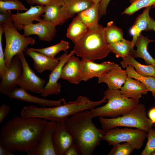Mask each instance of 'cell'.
Here are the masks:
<instances>
[{
    "label": "cell",
    "instance_id": "1",
    "mask_svg": "<svg viewBox=\"0 0 155 155\" xmlns=\"http://www.w3.org/2000/svg\"><path fill=\"white\" fill-rule=\"evenodd\" d=\"M48 122L40 118L14 117L2 127L0 145L11 152H27L38 143Z\"/></svg>",
    "mask_w": 155,
    "mask_h": 155
},
{
    "label": "cell",
    "instance_id": "2",
    "mask_svg": "<svg viewBox=\"0 0 155 155\" xmlns=\"http://www.w3.org/2000/svg\"><path fill=\"white\" fill-rule=\"evenodd\" d=\"M93 117L91 110H86L73 114L65 121L82 155H92L106 131L96 127L92 121Z\"/></svg>",
    "mask_w": 155,
    "mask_h": 155
},
{
    "label": "cell",
    "instance_id": "3",
    "mask_svg": "<svg viewBox=\"0 0 155 155\" xmlns=\"http://www.w3.org/2000/svg\"><path fill=\"white\" fill-rule=\"evenodd\" d=\"M106 100L103 98L100 101H94L81 96L74 101L54 107L38 108L33 105L26 106L22 110L21 115L24 117L40 118L53 121L56 123H61L65 122L75 113L94 108L106 102Z\"/></svg>",
    "mask_w": 155,
    "mask_h": 155
},
{
    "label": "cell",
    "instance_id": "4",
    "mask_svg": "<svg viewBox=\"0 0 155 155\" xmlns=\"http://www.w3.org/2000/svg\"><path fill=\"white\" fill-rule=\"evenodd\" d=\"M74 44L73 51L84 60L94 62L105 57L111 52L105 38L104 27L99 24L94 28L88 29Z\"/></svg>",
    "mask_w": 155,
    "mask_h": 155
},
{
    "label": "cell",
    "instance_id": "5",
    "mask_svg": "<svg viewBox=\"0 0 155 155\" xmlns=\"http://www.w3.org/2000/svg\"><path fill=\"white\" fill-rule=\"evenodd\" d=\"M99 120L102 129L107 131L118 127H133L148 132L153 124L147 117L145 106L138 104L130 111L115 118L100 117Z\"/></svg>",
    "mask_w": 155,
    "mask_h": 155
},
{
    "label": "cell",
    "instance_id": "6",
    "mask_svg": "<svg viewBox=\"0 0 155 155\" xmlns=\"http://www.w3.org/2000/svg\"><path fill=\"white\" fill-rule=\"evenodd\" d=\"M103 98L108 100L106 104L91 110L94 117L116 118L129 112L139 104L133 99L124 96L119 89L108 88L104 91Z\"/></svg>",
    "mask_w": 155,
    "mask_h": 155
},
{
    "label": "cell",
    "instance_id": "7",
    "mask_svg": "<svg viewBox=\"0 0 155 155\" xmlns=\"http://www.w3.org/2000/svg\"><path fill=\"white\" fill-rule=\"evenodd\" d=\"M5 40L4 50L5 63L8 67L13 58L24 52L29 44L34 45L35 40L19 33L12 22L3 25Z\"/></svg>",
    "mask_w": 155,
    "mask_h": 155
},
{
    "label": "cell",
    "instance_id": "8",
    "mask_svg": "<svg viewBox=\"0 0 155 155\" xmlns=\"http://www.w3.org/2000/svg\"><path fill=\"white\" fill-rule=\"evenodd\" d=\"M147 133L137 128L116 127L106 131L102 140L106 141L108 145L113 146L117 143L127 142L133 146L135 149L139 150L143 146Z\"/></svg>",
    "mask_w": 155,
    "mask_h": 155
},
{
    "label": "cell",
    "instance_id": "9",
    "mask_svg": "<svg viewBox=\"0 0 155 155\" xmlns=\"http://www.w3.org/2000/svg\"><path fill=\"white\" fill-rule=\"evenodd\" d=\"M17 55L22 61L23 71L21 76L16 82L17 85L26 91L41 94L46 81L38 76L30 68L23 52Z\"/></svg>",
    "mask_w": 155,
    "mask_h": 155
},
{
    "label": "cell",
    "instance_id": "10",
    "mask_svg": "<svg viewBox=\"0 0 155 155\" xmlns=\"http://www.w3.org/2000/svg\"><path fill=\"white\" fill-rule=\"evenodd\" d=\"M8 67L7 73L1 79L0 92L8 95L17 88L16 82L22 73V61L17 55L13 58Z\"/></svg>",
    "mask_w": 155,
    "mask_h": 155
},
{
    "label": "cell",
    "instance_id": "11",
    "mask_svg": "<svg viewBox=\"0 0 155 155\" xmlns=\"http://www.w3.org/2000/svg\"><path fill=\"white\" fill-rule=\"evenodd\" d=\"M74 54L73 50L71 51L68 54V51H66L62 55L57 58L59 63L49 75L48 81L40 94L42 96L46 97L53 94L57 95L59 93L61 86L58 80L61 78L62 69L71 57Z\"/></svg>",
    "mask_w": 155,
    "mask_h": 155
},
{
    "label": "cell",
    "instance_id": "12",
    "mask_svg": "<svg viewBox=\"0 0 155 155\" xmlns=\"http://www.w3.org/2000/svg\"><path fill=\"white\" fill-rule=\"evenodd\" d=\"M56 123L48 121L42 132L39 142L27 153L29 155H56L52 141Z\"/></svg>",
    "mask_w": 155,
    "mask_h": 155
},
{
    "label": "cell",
    "instance_id": "13",
    "mask_svg": "<svg viewBox=\"0 0 155 155\" xmlns=\"http://www.w3.org/2000/svg\"><path fill=\"white\" fill-rule=\"evenodd\" d=\"M42 20L56 26L61 25L69 18L66 6L62 0H51L44 6Z\"/></svg>",
    "mask_w": 155,
    "mask_h": 155
},
{
    "label": "cell",
    "instance_id": "14",
    "mask_svg": "<svg viewBox=\"0 0 155 155\" xmlns=\"http://www.w3.org/2000/svg\"><path fill=\"white\" fill-rule=\"evenodd\" d=\"M52 141L56 155H64L67 150L74 142L65 122L56 123L52 135Z\"/></svg>",
    "mask_w": 155,
    "mask_h": 155
},
{
    "label": "cell",
    "instance_id": "15",
    "mask_svg": "<svg viewBox=\"0 0 155 155\" xmlns=\"http://www.w3.org/2000/svg\"><path fill=\"white\" fill-rule=\"evenodd\" d=\"M81 63L80 82L87 81L94 77L98 78L118 65L109 61L97 63L94 62L82 60Z\"/></svg>",
    "mask_w": 155,
    "mask_h": 155
},
{
    "label": "cell",
    "instance_id": "16",
    "mask_svg": "<svg viewBox=\"0 0 155 155\" xmlns=\"http://www.w3.org/2000/svg\"><path fill=\"white\" fill-rule=\"evenodd\" d=\"M56 26L51 22L42 20L36 23L24 26L23 35L26 37L36 35L40 40L50 42L56 34Z\"/></svg>",
    "mask_w": 155,
    "mask_h": 155
},
{
    "label": "cell",
    "instance_id": "17",
    "mask_svg": "<svg viewBox=\"0 0 155 155\" xmlns=\"http://www.w3.org/2000/svg\"><path fill=\"white\" fill-rule=\"evenodd\" d=\"M44 5H31L30 8L24 12L19 13L18 11L15 14H12L11 21L17 29L21 31L24 26L31 24L34 21H42V19L40 16L44 13Z\"/></svg>",
    "mask_w": 155,
    "mask_h": 155
},
{
    "label": "cell",
    "instance_id": "18",
    "mask_svg": "<svg viewBox=\"0 0 155 155\" xmlns=\"http://www.w3.org/2000/svg\"><path fill=\"white\" fill-rule=\"evenodd\" d=\"M8 96L11 99L20 100L28 102L38 104L42 107H45L47 106H56L66 103L64 98H61L58 100L43 99L32 95L28 93L27 91L21 88L17 87Z\"/></svg>",
    "mask_w": 155,
    "mask_h": 155
},
{
    "label": "cell",
    "instance_id": "19",
    "mask_svg": "<svg viewBox=\"0 0 155 155\" xmlns=\"http://www.w3.org/2000/svg\"><path fill=\"white\" fill-rule=\"evenodd\" d=\"M24 52L25 55L30 56L34 61V68L39 73L44 71H51L56 67L59 63L57 58L49 57L42 53L32 51L27 48Z\"/></svg>",
    "mask_w": 155,
    "mask_h": 155
},
{
    "label": "cell",
    "instance_id": "20",
    "mask_svg": "<svg viewBox=\"0 0 155 155\" xmlns=\"http://www.w3.org/2000/svg\"><path fill=\"white\" fill-rule=\"evenodd\" d=\"M126 70H123L118 65L98 78L99 83H105L108 88L120 89L127 78Z\"/></svg>",
    "mask_w": 155,
    "mask_h": 155
},
{
    "label": "cell",
    "instance_id": "21",
    "mask_svg": "<svg viewBox=\"0 0 155 155\" xmlns=\"http://www.w3.org/2000/svg\"><path fill=\"white\" fill-rule=\"evenodd\" d=\"M120 89L121 93L124 96L132 98L138 103L142 95L147 94L149 91L139 81L128 77Z\"/></svg>",
    "mask_w": 155,
    "mask_h": 155
},
{
    "label": "cell",
    "instance_id": "22",
    "mask_svg": "<svg viewBox=\"0 0 155 155\" xmlns=\"http://www.w3.org/2000/svg\"><path fill=\"white\" fill-rule=\"evenodd\" d=\"M81 70V60L78 57L72 55L63 66L61 78L71 83L78 84L80 82Z\"/></svg>",
    "mask_w": 155,
    "mask_h": 155
},
{
    "label": "cell",
    "instance_id": "23",
    "mask_svg": "<svg viewBox=\"0 0 155 155\" xmlns=\"http://www.w3.org/2000/svg\"><path fill=\"white\" fill-rule=\"evenodd\" d=\"M154 42L155 40L149 39L147 36H144L141 32L138 37L135 44L136 49L132 51L130 55L134 58H141L147 64L152 65L155 67V59L150 54L147 48L149 43Z\"/></svg>",
    "mask_w": 155,
    "mask_h": 155
},
{
    "label": "cell",
    "instance_id": "24",
    "mask_svg": "<svg viewBox=\"0 0 155 155\" xmlns=\"http://www.w3.org/2000/svg\"><path fill=\"white\" fill-rule=\"evenodd\" d=\"M152 8L151 7L145 8L142 13L136 18L135 21L130 29V33L133 36L131 41L132 49L131 52L134 50L133 47L140 33L143 31L147 30L151 17L149 15V12Z\"/></svg>",
    "mask_w": 155,
    "mask_h": 155
},
{
    "label": "cell",
    "instance_id": "25",
    "mask_svg": "<svg viewBox=\"0 0 155 155\" xmlns=\"http://www.w3.org/2000/svg\"><path fill=\"white\" fill-rule=\"evenodd\" d=\"M99 6L100 3H94L89 7L78 13L77 16L88 29L94 28L99 25Z\"/></svg>",
    "mask_w": 155,
    "mask_h": 155
},
{
    "label": "cell",
    "instance_id": "26",
    "mask_svg": "<svg viewBox=\"0 0 155 155\" xmlns=\"http://www.w3.org/2000/svg\"><path fill=\"white\" fill-rule=\"evenodd\" d=\"M120 64L124 68L129 65L133 66L138 74L146 77H155V67L152 65H145L141 64L131 55L123 59Z\"/></svg>",
    "mask_w": 155,
    "mask_h": 155
},
{
    "label": "cell",
    "instance_id": "27",
    "mask_svg": "<svg viewBox=\"0 0 155 155\" xmlns=\"http://www.w3.org/2000/svg\"><path fill=\"white\" fill-rule=\"evenodd\" d=\"M87 30L86 26L76 16L69 26L66 36L75 43L83 36Z\"/></svg>",
    "mask_w": 155,
    "mask_h": 155
},
{
    "label": "cell",
    "instance_id": "28",
    "mask_svg": "<svg viewBox=\"0 0 155 155\" xmlns=\"http://www.w3.org/2000/svg\"><path fill=\"white\" fill-rule=\"evenodd\" d=\"M64 3L69 18L91 6L94 3L91 0H62Z\"/></svg>",
    "mask_w": 155,
    "mask_h": 155
},
{
    "label": "cell",
    "instance_id": "29",
    "mask_svg": "<svg viewBox=\"0 0 155 155\" xmlns=\"http://www.w3.org/2000/svg\"><path fill=\"white\" fill-rule=\"evenodd\" d=\"M108 45L111 52L115 54L117 58L123 59L130 55L132 50L131 41L123 38Z\"/></svg>",
    "mask_w": 155,
    "mask_h": 155
},
{
    "label": "cell",
    "instance_id": "30",
    "mask_svg": "<svg viewBox=\"0 0 155 155\" xmlns=\"http://www.w3.org/2000/svg\"><path fill=\"white\" fill-rule=\"evenodd\" d=\"M126 71L128 77L137 80L142 83L155 98V77L145 76L138 74L131 65L127 66Z\"/></svg>",
    "mask_w": 155,
    "mask_h": 155
},
{
    "label": "cell",
    "instance_id": "31",
    "mask_svg": "<svg viewBox=\"0 0 155 155\" xmlns=\"http://www.w3.org/2000/svg\"><path fill=\"white\" fill-rule=\"evenodd\" d=\"M104 32L108 44L116 42L123 38V30L115 26L113 21L108 22L106 26L104 27Z\"/></svg>",
    "mask_w": 155,
    "mask_h": 155
},
{
    "label": "cell",
    "instance_id": "32",
    "mask_svg": "<svg viewBox=\"0 0 155 155\" xmlns=\"http://www.w3.org/2000/svg\"><path fill=\"white\" fill-rule=\"evenodd\" d=\"M69 48V42L62 40L58 43L48 47L41 49L30 48V49L42 53L49 57L54 58L60 51H63L65 52Z\"/></svg>",
    "mask_w": 155,
    "mask_h": 155
},
{
    "label": "cell",
    "instance_id": "33",
    "mask_svg": "<svg viewBox=\"0 0 155 155\" xmlns=\"http://www.w3.org/2000/svg\"><path fill=\"white\" fill-rule=\"evenodd\" d=\"M131 4L125 9L122 14L131 15L142 8L151 7L155 8V0H129Z\"/></svg>",
    "mask_w": 155,
    "mask_h": 155
},
{
    "label": "cell",
    "instance_id": "34",
    "mask_svg": "<svg viewBox=\"0 0 155 155\" xmlns=\"http://www.w3.org/2000/svg\"><path fill=\"white\" fill-rule=\"evenodd\" d=\"M117 143L113 145V148L108 155H129L135 149L131 145L125 142L122 144Z\"/></svg>",
    "mask_w": 155,
    "mask_h": 155
},
{
    "label": "cell",
    "instance_id": "35",
    "mask_svg": "<svg viewBox=\"0 0 155 155\" xmlns=\"http://www.w3.org/2000/svg\"><path fill=\"white\" fill-rule=\"evenodd\" d=\"M11 9L16 10L18 11H26L28 10L19 0L0 1V11Z\"/></svg>",
    "mask_w": 155,
    "mask_h": 155
},
{
    "label": "cell",
    "instance_id": "36",
    "mask_svg": "<svg viewBox=\"0 0 155 155\" xmlns=\"http://www.w3.org/2000/svg\"><path fill=\"white\" fill-rule=\"evenodd\" d=\"M147 142L140 155H150L155 150V129L152 127L147 132Z\"/></svg>",
    "mask_w": 155,
    "mask_h": 155
},
{
    "label": "cell",
    "instance_id": "37",
    "mask_svg": "<svg viewBox=\"0 0 155 155\" xmlns=\"http://www.w3.org/2000/svg\"><path fill=\"white\" fill-rule=\"evenodd\" d=\"M4 32L3 25L0 24V77L1 79L5 76L8 71V67L5 63V56L3 49L2 36Z\"/></svg>",
    "mask_w": 155,
    "mask_h": 155
},
{
    "label": "cell",
    "instance_id": "38",
    "mask_svg": "<svg viewBox=\"0 0 155 155\" xmlns=\"http://www.w3.org/2000/svg\"><path fill=\"white\" fill-rule=\"evenodd\" d=\"M0 24L3 25L8 23L11 21V15L12 14L10 10L0 11Z\"/></svg>",
    "mask_w": 155,
    "mask_h": 155
},
{
    "label": "cell",
    "instance_id": "39",
    "mask_svg": "<svg viewBox=\"0 0 155 155\" xmlns=\"http://www.w3.org/2000/svg\"><path fill=\"white\" fill-rule=\"evenodd\" d=\"M111 0H102L100 3L98 19L100 20L103 16L106 15L108 5Z\"/></svg>",
    "mask_w": 155,
    "mask_h": 155
},
{
    "label": "cell",
    "instance_id": "40",
    "mask_svg": "<svg viewBox=\"0 0 155 155\" xmlns=\"http://www.w3.org/2000/svg\"><path fill=\"white\" fill-rule=\"evenodd\" d=\"M81 155L79 148L74 142L67 150L64 155Z\"/></svg>",
    "mask_w": 155,
    "mask_h": 155
},
{
    "label": "cell",
    "instance_id": "41",
    "mask_svg": "<svg viewBox=\"0 0 155 155\" xmlns=\"http://www.w3.org/2000/svg\"><path fill=\"white\" fill-rule=\"evenodd\" d=\"M10 108L9 106L5 104H2L0 107V123H1L9 113Z\"/></svg>",
    "mask_w": 155,
    "mask_h": 155
},
{
    "label": "cell",
    "instance_id": "42",
    "mask_svg": "<svg viewBox=\"0 0 155 155\" xmlns=\"http://www.w3.org/2000/svg\"><path fill=\"white\" fill-rule=\"evenodd\" d=\"M28 3L32 4H37L38 5L45 6L51 0H25Z\"/></svg>",
    "mask_w": 155,
    "mask_h": 155
},
{
    "label": "cell",
    "instance_id": "43",
    "mask_svg": "<svg viewBox=\"0 0 155 155\" xmlns=\"http://www.w3.org/2000/svg\"><path fill=\"white\" fill-rule=\"evenodd\" d=\"M148 116L153 124H155V107L151 108L148 113Z\"/></svg>",
    "mask_w": 155,
    "mask_h": 155
},
{
    "label": "cell",
    "instance_id": "44",
    "mask_svg": "<svg viewBox=\"0 0 155 155\" xmlns=\"http://www.w3.org/2000/svg\"><path fill=\"white\" fill-rule=\"evenodd\" d=\"M14 153L10 152L7 149L0 145V155H14Z\"/></svg>",
    "mask_w": 155,
    "mask_h": 155
},
{
    "label": "cell",
    "instance_id": "45",
    "mask_svg": "<svg viewBox=\"0 0 155 155\" xmlns=\"http://www.w3.org/2000/svg\"><path fill=\"white\" fill-rule=\"evenodd\" d=\"M154 31L155 32V21L151 17H150L149 24L146 31ZM155 50V47L154 48Z\"/></svg>",
    "mask_w": 155,
    "mask_h": 155
},
{
    "label": "cell",
    "instance_id": "46",
    "mask_svg": "<svg viewBox=\"0 0 155 155\" xmlns=\"http://www.w3.org/2000/svg\"><path fill=\"white\" fill-rule=\"evenodd\" d=\"M94 3H100L102 0H91Z\"/></svg>",
    "mask_w": 155,
    "mask_h": 155
},
{
    "label": "cell",
    "instance_id": "47",
    "mask_svg": "<svg viewBox=\"0 0 155 155\" xmlns=\"http://www.w3.org/2000/svg\"><path fill=\"white\" fill-rule=\"evenodd\" d=\"M150 155H155V150L153 151L151 154Z\"/></svg>",
    "mask_w": 155,
    "mask_h": 155
},
{
    "label": "cell",
    "instance_id": "48",
    "mask_svg": "<svg viewBox=\"0 0 155 155\" xmlns=\"http://www.w3.org/2000/svg\"><path fill=\"white\" fill-rule=\"evenodd\" d=\"M9 0H0V1H9Z\"/></svg>",
    "mask_w": 155,
    "mask_h": 155
}]
</instances>
